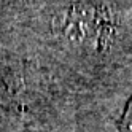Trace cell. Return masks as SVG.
<instances>
[{
	"label": "cell",
	"instance_id": "obj_1",
	"mask_svg": "<svg viewBox=\"0 0 132 132\" xmlns=\"http://www.w3.org/2000/svg\"><path fill=\"white\" fill-rule=\"evenodd\" d=\"M118 127H119V132H132V97L127 102L122 118L118 122Z\"/></svg>",
	"mask_w": 132,
	"mask_h": 132
}]
</instances>
